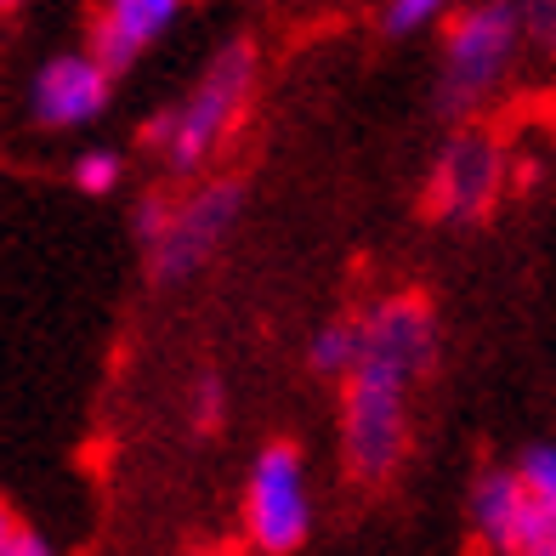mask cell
Segmentation results:
<instances>
[{"label": "cell", "mask_w": 556, "mask_h": 556, "mask_svg": "<svg viewBox=\"0 0 556 556\" xmlns=\"http://www.w3.org/2000/svg\"><path fill=\"white\" fill-rule=\"evenodd\" d=\"M109 91H114V68L97 58V52H68L52 58L35 74V125L46 131H74V125H91L97 114L109 109Z\"/></svg>", "instance_id": "7"}, {"label": "cell", "mask_w": 556, "mask_h": 556, "mask_svg": "<svg viewBox=\"0 0 556 556\" xmlns=\"http://www.w3.org/2000/svg\"><path fill=\"white\" fill-rule=\"evenodd\" d=\"M0 556H52V545H46L40 534H29V528H17V534L7 540V551Z\"/></svg>", "instance_id": "17"}, {"label": "cell", "mask_w": 556, "mask_h": 556, "mask_svg": "<svg viewBox=\"0 0 556 556\" xmlns=\"http://www.w3.org/2000/svg\"><path fill=\"white\" fill-rule=\"evenodd\" d=\"M517 471H522V483L534 489L540 500H551V505H556V443H540V448H528Z\"/></svg>", "instance_id": "13"}, {"label": "cell", "mask_w": 556, "mask_h": 556, "mask_svg": "<svg viewBox=\"0 0 556 556\" xmlns=\"http://www.w3.org/2000/svg\"><path fill=\"white\" fill-rule=\"evenodd\" d=\"M193 420L205 426V432L222 420V381H211V375H205V381H199V392H193Z\"/></svg>", "instance_id": "16"}, {"label": "cell", "mask_w": 556, "mask_h": 556, "mask_svg": "<svg viewBox=\"0 0 556 556\" xmlns=\"http://www.w3.org/2000/svg\"><path fill=\"white\" fill-rule=\"evenodd\" d=\"M23 7V0H0V17H7V12H17Z\"/></svg>", "instance_id": "19"}, {"label": "cell", "mask_w": 556, "mask_h": 556, "mask_svg": "<svg viewBox=\"0 0 556 556\" xmlns=\"http://www.w3.org/2000/svg\"><path fill=\"white\" fill-rule=\"evenodd\" d=\"M443 7H448V0H387V35H415Z\"/></svg>", "instance_id": "14"}, {"label": "cell", "mask_w": 556, "mask_h": 556, "mask_svg": "<svg viewBox=\"0 0 556 556\" xmlns=\"http://www.w3.org/2000/svg\"><path fill=\"white\" fill-rule=\"evenodd\" d=\"M313 369L318 375H352V364L364 358V318L352 324V318H341V324H324V330L313 336Z\"/></svg>", "instance_id": "11"}, {"label": "cell", "mask_w": 556, "mask_h": 556, "mask_svg": "<svg viewBox=\"0 0 556 556\" xmlns=\"http://www.w3.org/2000/svg\"><path fill=\"white\" fill-rule=\"evenodd\" d=\"M239 205H244V188H239V182H211V188L188 193L182 205H176L165 239L148 250L154 285H182V278H193L199 267H205V262L216 256V244L233 233Z\"/></svg>", "instance_id": "4"}, {"label": "cell", "mask_w": 556, "mask_h": 556, "mask_svg": "<svg viewBox=\"0 0 556 556\" xmlns=\"http://www.w3.org/2000/svg\"><path fill=\"white\" fill-rule=\"evenodd\" d=\"M528 29L522 7L511 0H483L448 23L443 40V109H471L500 86L505 63L517 52V35Z\"/></svg>", "instance_id": "3"}, {"label": "cell", "mask_w": 556, "mask_h": 556, "mask_svg": "<svg viewBox=\"0 0 556 556\" xmlns=\"http://www.w3.org/2000/svg\"><path fill=\"white\" fill-rule=\"evenodd\" d=\"M500 556H556V505L528 489V500H522V511L511 522V534H505Z\"/></svg>", "instance_id": "10"}, {"label": "cell", "mask_w": 556, "mask_h": 556, "mask_svg": "<svg viewBox=\"0 0 556 556\" xmlns=\"http://www.w3.org/2000/svg\"><path fill=\"white\" fill-rule=\"evenodd\" d=\"M176 12H182V0H103V12L91 17V52L114 74L131 68V58L170 29Z\"/></svg>", "instance_id": "8"}, {"label": "cell", "mask_w": 556, "mask_h": 556, "mask_svg": "<svg viewBox=\"0 0 556 556\" xmlns=\"http://www.w3.org/2000/svg\"><path fill=\"white\" fill-rule=\"evenodd\" d=\"M522 500H528L522 471H489L483 483H477V494H471V528H477V540H483L489 551L505 545V534H511V522L522 511Z\"/></svg>", "instance_id": "9"}, {"label": "cell", "mask_w": 556, "mask_h": 556, "mask_svg": "<svg viewBox=\"0 0 556 556\" xmlns=\"http://www.w3.org/2000/svg\"><path fill=\"white\" fill-rule=\"evenodd\" d=\"M250 91H256V52H250V40H233L222 46L216 63L205 68V80L188 91L182 109H170V142L165 154L176 170H199L216 148L239 131V119L250 109Z\"/></svg>", "instance_id": "2"}, {"label": "cell", "mask_w": 556, "mask_h": 556, "mask_svg": "<svg viewBox=\"0 0 556 556\" xmlns=\"http://www.w3.org/2000/svg\"><path fill=\"white\" fill-rule=\"evenodd\" d=\"M119 182V154H109V148H91V154L74 160V188L80 193H114Z\"/></svg>", "instance_id": "12"}, {"label": "cell", "mask_w": 556, "mask_h": 556, "mask_svg": "<svg viewBox=\"0 0 556 556\" xmlns=\"http://www.w3.org/2000/svg\"><path fill=\"white\" fill-rule=\"evenodd\" d=\"M438 358V324L420 295H387L364 318V358L346 375L341 438L358 483H387L409 448V387Z\"/></svg>", "instance_id": "1"}, {"label": "cell", "mask_w": 556, "mask_h": 556, "mask_svg": "<svg viewBox=\"0 0 556 556\" xmlns=\"http://www.w3.org/2000/svg\"><path fill=\"white\" fill-rule=\"evenodd\" d=\"M211 556H233V551H211Z\"/></svg>", "instance_id": "20"}, {"label": "cell", "mask_w": 556, "mask_h": 556, "mask_svg": "<svg viewBox=\"0 0 556 556\" xmlns=\"http://www.w3.org/2000/svg\"><path fill=\"white\" fill-rule=\"evenodd\" d=\"M244 517H250V540L273 556H290L307 540V483H301V448L295 443H273L262 448L256 471H250V494H244Z\"/></svg>", "instance_id": "5"}, {"label": "cell", "mask_w": 556, "mask_h": 556, "mask_svg": "<svg viewBox=\"0 0 556 556\" xmlns=\"http://www.w3.org/2000/svg\"><path fill=\"white\" fill-rule=\"evenodd\" d=\"M500 148L489 131H460L432 165L426 182V211L443 222H477L489 216V205L500 199Z\"/></svg>", "instance_id": "6"}, {"label": "cell", "mask_w": 556, "mask_h": 556, "mask_svg": "<svg viewBox=\"0 0 556 556\" xmlns=\"http://www.w3.org/2000/svg\"><path fill=\"white\" fill-rule=\"evenodd\" d=\"M17 534V522H12V511H7V505H0V551H7V540Z\"/></svg>", "instance_id": "18"}, {"label": "cell", "mask_w": 556, "mask_h": 556, "mask_svg": "<svg viewBox=\"0 0 556 556\" xmlns=\"http://www.w3.org/2000/svg\"><path fill=\"white\" fill-rule=\"evenodd\" d=\"M170 216H176L170 199H142V205H137V233H142V244H148V250H154V244L165 239Z\"/></svg>", "instance_id": "15"}]
</instances>
